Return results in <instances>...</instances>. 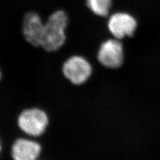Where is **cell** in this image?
<instances>
[{
  "label": "cell",
  "instance_id": "obj_1",
  "mask_svg": "<svg viewBox=\"0 0 160 160\" xmlns=\"http://www.w3.org/2000/svg\"><path fill=\"white\" fill-rule=\"evenodd\" d=\"M68 25V16L63 10H56L45 22L41 44L47 52H55L61 49L66 42V30Z\"/></svg>",
  "mask_w": 160,
  "mask_h": 160
},
{
  "label": "cell",
  "instance_id": "obj_2",
  "mask_svg": "<svg viewBox=\"0 0 160 160\" xmlns=\"http://www.w3.org/2000/svg\"><path fill=\"white\" fill-rule=\"evenodd\" d=\"M49 117L46 110L38 106L23 108L17 115L16 126L23 136L38 139L46 132Z\"/></svg>",
  "mask_w": 160,
  "mask_h": 160
},
{
  "label": "cell",
  "instance_id": "obj_3",
  "mask_svg": "<svg viewBox=\"0 0 160 160\" xmlns=\"http://www.w3.org/2000/svg\"><path fill=\"white\" fill-rule=\"evenodd\" d=\"M62 71L63 76L75 86L86 83L92 76L93 69L88 60L81 56H73L63 63Z\"/></svg>",
  "mask_w": 160,
  "mask_h": 160
},
{
  "label": "cell",
  "instance_id": "obj_4",
  "mask_svg": "<svg viewBox=\"0 0 160 160\" xmlns=\"http://www.w3.org/2000/svg\"><path fill=\"white\" fill-rule=\"evenodd\" d=\"M42 152V145L38 139L23 135L12 142L10 147V157L12 160H39Z\"/></svg>",
  "mask_w": 160,
  "mask_h": 160
},
{
  "label": "cell",
  "instance_id": "obj_5",
  "mask_svg": "<svg viewBox=\"0 0 160 160\" xmlns=\"http://www.w3.org/2000/svg\"><path fill=\"white\" fill-rule=\"evenodd\" d=\"M97 58L100 64L108 69H118L124 61V49L120 39L113 38L104 41L98 49Z\"/></svg>",
  "mask_w": 160,
  "mask_h": 160
},
{
  "label": "cell",
  "instance_id": "obj_6",
  "mask_svg": "<svg viewBox=\"0 0 160 160\" xmlns=\"http://www.w3.org/2000/svg\"><path fill=\"white\" fill-rule=\"evenodd\" d=\"M45 22L40 15L33 11L27 12L22 19V32L26 42L34 48L41 47Z\"/></svg>",
  "mask_w": 160,
  "mask_h": 160
},
{
  "label": "cell",
  "instance_id": "obj_7",
  "mask_svg": "<svg viewBox=\"0 0 160 160\" xmlns=\"http://www.w3.org/2000/svg\"><path fill=\"white\" fill-rule=\"evenodd\" d=\"M138 28V22L132 15L126 12H117L109 17L108 28L109 32L118 39L132 37Z\"/></svg>",
  "mask_w": 160,
  "mask_h": 160
},
{
  "label": "cell",
  "instance_id": "obj_8",
  "mask_svg": "<svg viewBox=\"0 0 160 160\" xmlns=\"http://www.w3.org/2000/svg\"><path fill=\"white\" fill-rule=\"evenodd\" d=\"M113 0H86L88 8L96 16H108L112 6Z\"/></svg>",
  "mask_w": 160,
  "mask_h": 160
},
{
  "label": "cell",
  "instance_id": "obj_9",
  "mask_svg": "<svg viewBox=\"0 0 160 160\" xmlns=\"http://www.w3.org/2000/svg\"><path fill=\"white\" fill-rule=\"evenodd\" d=\"M2 152H3V142H2V139L0 138V159H1Z\"/></svg>",
  "mask_w": 160,
  "mask_h": 160
},
{
  "label": "cell",
  "instance_id": "obj_10",
  "mask_svg": "<svg viewBox=\"0 0 160 160\" xmlns=\"http://www.w3.org/2000/svg\"><path fill=\"white\" fill-rule=\"evenodd\" d=\"M2 78H3V72H2V70L1 68H0V82L2 81Z\"/></svg>",
  "mask_w": 160,
  "mask_h": 160
},
{
  "label": "cell",
  "instance_id": "obj_11",
  "mask_svg": "<svg viewBox=\"0 0 160 160\" xmlns=\"http://www.w3.org/2000/svg\"><path fill=\"white\" fill-rule=\"evenodd\" d=\"M39 160H40V159H39Z\"/></svg>",
  "mask_w": 160,
  "mask_h": 160
}]
</instances>
